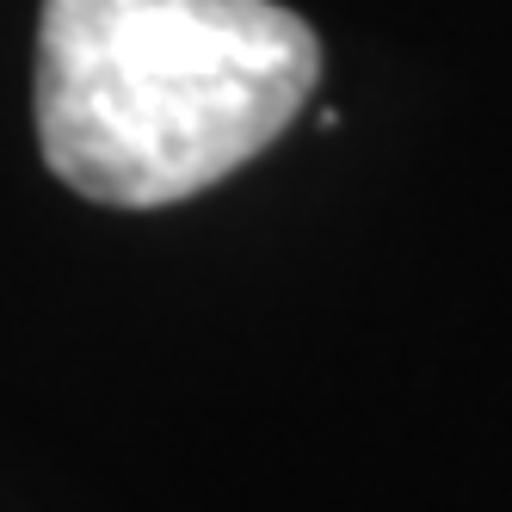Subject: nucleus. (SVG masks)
Returning a JSON list of instances; mask_svg holds the SVG:
<instances>
[{
    "label": "nucleus",
    "instance_id": "1",
    "mask_svg": "<svg viewBox=\"0 0 512 512\" xmlns=\"http://www.w3.org/2000/svg\"><path fill=\"white\" fill-rule=\"evenodd\" d=\"M315 75V31L272 0H44L38 142L68 192L161 210L278 142Z\"/></svg>",
    "mask_w": 512,
    "mask_h": 512
}]
</instances>
